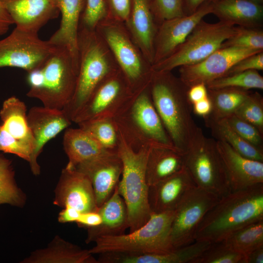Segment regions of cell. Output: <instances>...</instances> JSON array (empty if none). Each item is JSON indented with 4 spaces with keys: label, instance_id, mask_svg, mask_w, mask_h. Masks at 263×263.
Returning a JSON list of instances; mask_svg holds the SVG:
<instances>
[{
    "label": "cell",
    "instance_id": "6da1fadb",
    "mask_svg": "<svg viewBox=\"0 0 263 263\" xmlns=\"http://www.w3.org/2000/svg\"><path fill=\"white\" fill-rule=\"evenodd\" d=\"M150 87L154 106L173 146L185 153L204 135L192 116L189 88L171 71H153Z\"/></svg>",
    "mask_w": 263,
    "mask_h": 263
},
{
    "label": "cell",
    "instance_id": "7a4b0ae2",
    "mask_svg": "<svg viewBox=\"0 0 263 263\" xmlns=\"http://www.w3.org/2000/svg\"><path fill=\"white\" fill-rule=\"evenodd\" d=\"M263 219V183L222 197L200 223L196 240L221 242L238 229Z\"/></svg>",
    "mask_w": 263,
    "mask_h": 263
},
{
    "label": "cell",
    "instance_id": "3957f363",
    "mask_svg": "<svg viewBox=\"0 0 263 263\" xmlns=\"http://www.w3.org/2000/svg\"><path fill=\"white\" fill-rule=\"evenodd\" d=\"M78 48L79 70L75 93L62 110L72 122L100 84L120 70L95 30L79 27Z\"/></svg>",
    "mask_w": 263,
    "mask_h": 263
},
{
    "label": "cell",
    "instance_id": "277c9868",
    "mask_svg": "<svg viewBox=\"0 0 263 263\" xmlns=\"http://www.w3.org/2000/svg\"><path fill=\"white\" fill-rule=\"evenodd\" d=\"M78 73L68 50L56 46L40 67L27 73V95L44 107L63 110L73 96Z\"/></svg>",
    "mask_w": 263,
    "mask_h": 263
},
{
    "label": "cell",
    "instance_id": "5b68a950",
    "mask_svg": "<svg viewBox=\"0 0 263 263\" xmlns=\"http://www.w3.org/2000/svg\"><path fill=\"white\" fill-rule=\"evenodd\" d=\"M119 133L117 153L123 163V171L118 188L126 205L129 228L131 232L144 225L152 213L149 204V186L146 177L147 160L151 147H145L135 150Z\"/></svg>",
    "mask_w": 263,
    "mask_h": 263
},
{
    "label": "cell",
    "instance_id": "8992f818",
    "mask_svg": "<svg viewBox=\"0 0 263 263\" xmlns=\"http://www.w3.org/2000/svg\"><path fill=\"white\" fill-rule=\"evenodd\" d=\"M95 30L109 49L132 92L139 93L149 85L153 70L125 23L106 17Z\"/></svg>",
    "mask_w": 263,
    "mask_h": 263
},
{
    "label": "cell",
    "instance_id": "52a82bcc",
    "mask_svg": "<svg viewBox=\"0 0 263 263\" xmlns=\"http://www.w3.org/2000/svg\"><path fill=\"white\" fill-rule=\"evenodd\" d=\"M174 210L153 213L148 221L129 234L104 236L94 241L91 254L106 252L132 254L164 253L174 249L171 241V226Z\"/></svg>",
    "mask_w": 263,
    "mask_h": 263
},
{
    "label": "cell",
    "instance_id": "ba28073f",
    "mask_svg": "<svg viewBox=\"0 0 263 263\" xmlns=\"http://www.w3.org/2000/svg\"><path fill=\"white\" fill-rule=\"evenodd\" d=\"M114 120L125 141L135 150L145 147L173 146L153 103L150 84Z\"/></svg>",
    "mask_w": 263,
    "mask_h": 263
},
{
    "label": "cell",
    "instance_id": "9c48e42d",
    "mask_svg": "<svg viewBox=\"0 0 263 263\" xmlns=\"http://www.w3.org/2000/svg\"><path fill=\"white\" fill-rule=\"evenodd\" d=\"M236 26L219 21L210 23L202 19L184 42L168 57L152 65L153 71L167 72L194 64L220 49L236 32Z\"/></svg>",
    "mask_w": 263,
    "mask_h": 263
},
{
    "label": "cell",
    "instance_id": "30bf717a",
    "mask_svg": "<svg viewBox=\"0 0 263 263\" xmlns=\"http://www.w3.org/2000/svg\"><path fill=\"white\" fill-rule=\"evenodd\" d=\"M183 157L184 166L196 186L221 198L231 191L215 139L203 135Z\"/></svg>",
    "mask_w": 263,
    "mask_h": 263
},
{
    "label": "cell",
    "instance_id": "8fae6325",
    "mask_svg": "<svg viewBox=\"0 0 263 263\" xmlns=\"http://www.w3.org/2000/svg\"><path fill=\"white\" fill-rule=\"evenodd\" d=\"M138 94L132 92L119 70L95 90L73 122L77 124L99 118L114 119L128 108Z\"/></svg>",
    "mask_w": 263,
    "mask_h": 263
},
{
    "label": "cell",
    "instance_id": "7c38bea8",
    "mask_svg": "<svg viewBox=\"0 0 263 263\" xmlns=\"http://www.w3.org/2000/svg\"><path fill=\"white\" fill-rule=\"evenodd\" d=\"M56 47L48 40L41 39L38 33L16 27L0 40V68L16 67L29 72L40 67Z\"/></svg>",
    "mask_w": 263,
    "mask_h": 263
},
{
    "label": "cell",
    "instance_id": "4fadbf2b",
    "mask_svg": "<svg viewBox=\"0 0 263 263\" xmlns=\"http://www.w3.org/2000/svg\"><path fill=\"white\" fill-rule=\"evenodd\" d=\"M220 198L218 195L197 186L185 194L174 210L171 226L170 238L174 249L196 241L200 223Z\"/></svg>",
    "mask_w": 263,
    "mask_h": 263
},
{
    "label": "cell",
    "instance_id": "5bb4252c",
    "mask_svg": "<svg viewBox=\"0 0 263 263\" xmlns=\"http://www.w3.org/2000/svg\"><path fill=\"white\" fill-rule=\"evenodd\" d=\"M263 51L234 47L221 48L197 63L179 67V78L188 87L206 85L226 75L230 69L243 58Z\"/></svg>",
    "mask_w": 263,
    "mask_h": 263
},
{
    "label": "cell",
    "instance_id": "9a60e30c",
    "mask_svg": "<svg viewBox=\"0 0 263 263\" xmlns=\"http://www.w3.org/2000/svg\"><path fill=\"white\" fill-rule=\"evenodd\" d=\"M212 12V2H207L191 14L164 20L160 24L155 36L152 65L170 56L198 23Z\"/></svg>",
    "mask_w": 263,
    "mask_h": 263
},
{
    "label": "cell",
    "instance_id": "2e32d148",
    "mask_svg": "<svg viewBox=\"0 0 263 263\" xmlns=\"http://www.w3.org/2000/svg\"><path fill=\"white\" fill-rule=\"evenodd\" d=\"M91 182L98 207L113 194L123 171V163L117 152L107 151L75 167Z\"/></svg>",
    "mask_w": 263,
    "mask_h": 263
},
{
    "label": "cell",
    "instance_id": "e0dca14e",
    "mask_svg": "<svg viewBox=\"0 0 263 263\" xmlns=\"http://www.w3.org/2000/svg\"><path fill=\"white\" fill-rule=\"evenodd\" d=\"M54 204L72 207L81 213L98 209L89 178L75 168L66 166L56 186Z\"/></svg>",
    "mask_w": 263,
    "mask_h": 263
},
{
    "label": "cell",
    "instance_id": "ac0fdd59",
    "mask_svg": "<svg viewBox=\"0 0 263 263\" xmlns=\"http://www.w3.org/2000/svg\"><path fill=\"white\" fill-rule=\"evenodd\" d=\"M27 119L35 142L29 164L33 174L37 175L40 171L38 158L44 146L59 133L68 128L72 121L62 110L43 106L31 108L27 113Z\"/></svg>",
    "mask_w": 263,
    "mask_h": 263
},
{
    "label": "cell",
    "instance_id": "d6986e66",
    "mask_svg": "<svg viewBox=\"0 0 263 263\" xmlns=\"http://www.w3.org/2000/svg\"><path fill=\"white\" fill-rule=\"evenodd\" d=\"M231 191L263 183V162L243 156L228 144L216 140Z\"/></svg>",
    "mask_w": 263,
    "mask_h": 263
},
{
    "label": "cell",
    "instance_id": "ffe728a7",
    "mask_svg": "<svg viewBox=\"0 0 263 263\" xmlns=\"http://www.w3.org/2000/svg\"><path fill=\"white\" fill-rule=\"evenodd\" d=\"M16 27L30 32L38 31L59 14L56 0H0Z\"/></svg>",
    "mask_w": 263,
    "mask_h": 263
},
{
    "label": "cell",
    "instance_id": "44dd1931",
    "mask_svg": "<svg viewBox=\"0 0 263 263\" xmlns=\"http://www.w3.org/2000/svg\"><path fill=\"white\" fill-rule=\"evenodd\" d=\"M152 0H132V8L125 24L132 38L152 64L154 43L160 24L152 7Z\"/></svg>",
    "mask_w": 263,
    "mask_h": 263
},
{
    "label": "cell",
    "instance_id": "7402d4cb",
    "mask_svg": "<svg viewBox=\"0 0 263 263\" xmlns=\"http://www.w3.org/2000/svg\"><path fill=\"white\" fill-rule=\"evenodd\" d=\"M195 186L185 167L171 176L149 186L148 201L151 212L174 210L185 194Z\"/></svg>",
    "mask_w": 263,
    "mask_h": 263
},
{
    "label": "cell",
    "instance_id": "603a6c76",
    "mask_svg": "<svg viewBox=\"0 0 263 263\" xmlns=\"http://www.w3.org/2000/svg\"><path fill=\"white\" fill-rule=\"evenodd\" d=\"M86 0H56L61 15L59 27L48 41L53 45L66 48L75 68L79 69L78 34Z\"/></svg>",
    "mask_w": 263,
    "mask_h": 263
},
{
    "label": "cell",
    "instance_id": "cb8c5ba5",
    "mask_svg": "<svg viewBox=\"0 0 263 263\" xmlns=\"http://www.w3.org/2000/svg\"><path fill=\"white\" fill-rule=\"evenodd\" d=\"M98 212L102 218L101 223L88 228L87 244L102 237L124 234L129 228L127 207L119 193L118 185L111 196L98 207Z\"/></svg>",
    "mask_w": 263,
    "mask_h": 263
},
{
    "label": "cell",
    "instance_id": "d4e9b609",
    "mask_svg": "<svg viewBox=\"0 0 263 263\" xmlns=\"http://www.w3.org/2000/svg\"><path fill=\"white\" fill-rule=\"evenodd\" d=\"M212 14L219 21L251 28H262L263 5L247 0H216L212 2Z\"/></svg>",
    "mask_w": 263,
    "mask_h": 263
},
{
    "label": "cell",
    "instance_id": "484cf974",
    "mask_svg": "<svg viewBox=\"0 0 263 263\" xmlns=\"http://www.w3.org/2000/svg\"><path fill=\"white\" fill-rule=\"evenodd\" d=\"M184 167L183 154L174 147L157 146L150 148L146 167L149 187L171 176Z\"/></svg>",
    "mask_w": 263,
    "mask_h": 263
},
{
    "label": "cell",
    "instance_id": "4316f807",
    "mask_svg": "<svg viewBox=\"0 0 263 263\" xmlns=\"http://www.w3.org/2000/svg\"><path fill=\"white\" fill-rule=\"evenodd\" d=\"M24 263H98L88 250L56 236L45 248L37 250L24 259Z\"/></svg>",
    "mask_w": 263,
    "mask_h": 263
},
{
    "label": "cell",
    "instance_id": "83f0119b",
    "mask_svg": "<svg viewBox=\"0 0 263 263\" xmlns=\"http://www.w3.org/2000/svg\"><path fill=\"white\" fill-rule=\"evenodd\" d=\"M63 145L68 158L66 167L69 168H75L108 151L89 133L79 127L66 129L63 136Z\"/></svg>",
    "mask_w": 263,
    "mask_h": 263
},
{
    "label": "cell",
    "instance_id": "f1b7e54d",
    "mask_svg": "<svg viewBox=\"0 0 263 263\" xmlns=\"http://www.w3.org/2000/svg\"><path fill=\"white\" fill-rule=\"evenodd\" d=\"M0 117L4 129L33 152L35 142L29 126L25 104L15 96L7 98L2 103Z\"/></svg>",
    "mask_w": 263,
    "mask_h": 263
},
{
    "label": "cell",
    "instance_id": "f546056e",
    "mask_svg": "<svg viewBox=\"0 0 263 263\" xmlns=\"http://www.w3.org/2000/svg\"><path fill=\"white\" fill-rule=\"evenodd\" d=\"M203 118L216 140L225 142L245 157L263 162V151L243 139L223 119H214L207 116Z\"/></svg>",
    "mask_w": 263,
    "mask_h": 263
},
{
    "label": "cell",
    "instance_id": "4dcf8cb0",
    "mask_svg": "<svg viewBox=\"0 0 263 263\" xmlns=\"http://www.w3.org/2000/svg\"><path fill=\"white\" fill-rule=\"evenodd\" d=\"M251 92L236 88L208 89L212 110L207 116L214 119H222L234 114Z\"/></svg>",
    "mask_w": 263,
    "mask_h": 263
},
{
    "label": "cell",
    "instance_id": "1f68e13d",
    "mask_svg": "<svg viewBox=\"0 0 263 263\" xmlns=\"http://www.w3.org/2000/svg\"><path fill=\"white\" fill-rule=\"evenodd\" d=\"M221 242L245 256L253 250L263 245V219L238 229Z\"/></svg>",
    "mask_w": 263,
    "mask_h": 263
},
{
    "label": "cell",
    "instance_id": "d6a6232c",
    "mask_svg": "<svg viewBox=\"0 0 263 263\" xmlns=\"http://www.w3.org/2000/svg\"><path fill=\"white\" fill-rule=\"evenodd\" d=\"M77 125L92 136L106 150L117 152L120 133L113 118L96 119Z\"/></svg>",
    "mask_w": 263,
    "mask_h": 263
},
{
    "label": "cell",
    "instance_id": "836d02e7",
    "mask_svg": "<svg viewBox=\"0 0 263 263\" xmlns=\"http://www.w3.org/2000/svg\"><path fill=\"white\" fill-rule=\"evenodd\" d=\"M24 199L16 183L11 161L0 153V205L21 207Z\"/></svg>",
    "mask_w": 263,
    "mask_h": 263
},
{
    "label": "cell",
    "instance_id": "e575fe53",
    "mask_svg": "<svg viewBox=\"0 0 263 263\" xmlns=\"http://www.w3.org/2000/svg\"><path fill=\"white\" fill-rule=\"evenodd\" d=\"M208 89L236 88L249 90L263 89V77L258 71L249 70L224 76L206 84Z\"/></svg>",
    "mask_w": 263,
    "mask_h": 263
},
{
    "label": "cell",
    "instance_id": "d590c367",
    "mask_svg": "<svg viewBox=\"0 0 263 263\" xmlns=\"http://www.w3.org/2000/svg\"><path fill=\"white\" fill-rule=\"evenodd\" d=\"M190 263H245V256L231 249L221 241L212 243Z\"/></svg>",
    "mask_w": 263,
    "mask_h": 263
},
{
    "label": "cell",
    "instance_id": "8d00e7d4",
    "mask_svg": "<svg viewBox=\"0 0 263 263\" xmlns=\"http://www.w3.org/2000/svg\"><path fill=\"white\" fill-rule=\"evenodd\" d=\"M228 47L263 51V28L236 26L235 33L223 43L221 48Z\"/></svg>",
    "mask_w": 263,
    "mask_h": 263
},
{
    "label": "cell",
    "instance_id": "74e56055",
    "mask_svg": "<svg viewBox=\"0 0 263 263\" xmlns=\"http://www.w3.org/2000/svg\"><path fill=\"white\" fill-rule=\"evenodd\" d=\"M234 114L263 134V97L260 93L251 92Z\"/></svg>",
    "mask_w": 263,
    "mask_h": 263
},
{
    "label": "cell",
    "instance_id": "f35d334b",
    "mask_svg": "<svg viewBox=\"0 0 263 263\" xmlns=\"http://www.w3.org/2000/svg\"><path fill=\"white\" fill-rule=\"evenodd\" d=\"M222 119L243 139L263 151V134L256 127L239 118L235 114Z\"/></svg>",
    "mask_w": 263,
    "mask_h": 263
},
{
    "label": "cell",
    "instance_id": "ab89813d",
    "mask_svg": "<svg viewBox=\"0 0 263 263\" xmlns=\"http://www.w3.org/2000/svg\"><path fill=\"white\" fill-rule=\"evenodd\" d=\"M107 17L105 0H86L79 27L94 30L98 23Z\"/></svg>",
    "mask_w": 263,
    "mask_h": 263
},
{
    "label": "cell",
    "instance_id": "60d3db41",
    "mask_svg": "<svg viewBox=\"0 0 263 263\" xmlns=\"http://www.w3.org/2000/svg\"><path fill=\"white\" fill-rule=\"evenodd\" d=\"M0 151L15 154L30 163L32 150L17 139L0 125Z\"/></svg>",
    "mask_w": 263,
    "mask_h": 263
},
{
    "label": "cell",
    "instance_id": "b9f144b4",
    "mask_svg": "<svg viewBox=\"0 0 263 263\" xmlns=\"http://www.w3.org/2000/svg\"><path fill=\"white\" fill-rule=\"evenodd\" d=\"M152 7L160 24L165 20L186 15L183 0H152Z\"/></svg>",
    "mask_w": 263,
    "mask_h": 263
},
{
    "label": "cell",
    "instance_id": "7bdbcfd3",
    "mask_svg": "<svg viewBox=\"0 0 263 263\" xmlns=\"http://www.w3.org/2000/svg\"><path fill=\"white\" fill-rule=\"evenodd\" d=\"M107 17L125 22L128 19L132 4V0H105Z\"/></svg>",
    "mask_w": 263,
    "mask_h": 263
},
{
    "label": "cell",
    "instance_id": "ee69618b",
    "mask_svg": "<svg viewBox=\"0 0 263 263\" xmlns=\"http://www.w3.org/2000/svg\"><path fill=\"white\" fill-rule=\"evenodd\" d=\"M263 70V51L243 58L235 64L228 71L226 75L249 70Z\"/></svg>",
    "mask_w": 263,
    "mask_h": 263
},
{
    "label": "cell",
    "instance_id": "f6af8a7d",
    "mask_svg": "<svg viewBox=\"0 0 263 263\" xmlns=\"http://www.w3.org/2000/svg\"><path fill=\"white\" fill-rule=\"evenodd\" d=\"M102 222L100 214L96 211H91L81 213L79 218L75 222L79 226L87 228L96 227Z\"/></svg>",
    "mask_w": 263,
    "mask_h": 263
},
{
    "label": "cell",
    "instance_id": "bcb514c9",
    "mask_svg": "<svg viewBox=\"0 0 263 263\" xmlns=\"http://www.w3.org/2000/svg\"><path fill=\"white\" fill-rule=\"evenodd\" d=\"M188 99L191 105L208 95V89L204 83H199L190 87L187 92Z\"/></svg>",
    "mask_w": 263,
    "mask_h": 263
},
{
    "label": "cell",
    "instance_id": "7dc6e473",
    "mask_svg": "<svg viewBox=\"0 0 263 263\" xmlns=\"http://www.w3.org/2000/svg\"><path fill=\"white\" fill-rule=\"evenodd\" d=\"M192 111L197 115L203 117L208 115L211 112L212 104L207 97L192 104Z\"/></svg>",
    "mask_w": 263,
    "mask_h": 263
},
{
    "label": "cell",
    "instance_id": "c3c4849f",
    "mask_svg": "<svg viewBox=\"0 0 263 263\" xmlns=\"http://www.w3.org/2000/svg\"><path fill=\"white\" fill-rule=\"evenodd\" d=\"M81 213L76 209L69 206H66L60 212L58 220L60 223H62L76 222Z\"/></svg>",
    "mask_w": 263,
    "mask_h": 263
},
{
    "label": "cell",
    "instance_id": "681fc988",
    "mask_svg": "<svg viewBox=\"0 0 263 263\" xmlns=\"http://www.w3.org/2000/svg\"><path fill=\"white\" fill-rule=\"evenodd\" d=\"M13 24L14 22L10 15L0 1V36L7 33Z\"/></svg>",
    "mask_w": 263,
    "mask_h": 263
},
{
    "label": "cell",
    "instance_id": "f907efd6",
    "mask_svg": "<svg viewBox=\"0 0 263 263\" xmlns=\"http://www.w3.org/2000/svg\"><path fill=\"white\" fill-rule=\"evenodd\" d=\"M186 15L195 12L202 5L207 2H214L216 0H183Z\"/></svg>",
    "mask_w": 263,
    "mask_h": 263
},
{
    "label": "cell",
    "instance_id": "816d5d0a",
    "mask_svg": "<svg viewBox=\"0 0 263 263\" xmlns=\"http://www.w3.org/2000/svg\"><path fill=\"white\" fill-rule=\"evenodd\" d=\"M263 245L253 250L245 255V263H263Z\"/></svg>",
    "mask_w": 263,
    "mask_h": 263
},
{
    "label": "cell",
    "instance_id": "f5cc1de1",
    "mask_svg": "<svg viewBox=\"0 0 263 263\" xmlns=\"http://www.w3.org/2000/svg\"><path fill=\"white\" fill-rule=\"evenodd\" d=\"M247 0L256 3V4L263 5V0Z\"/></svg>",
    "mask_w": 263,
    "mask_h": 263
}]
</instances>
